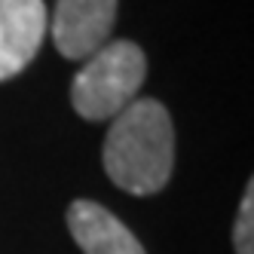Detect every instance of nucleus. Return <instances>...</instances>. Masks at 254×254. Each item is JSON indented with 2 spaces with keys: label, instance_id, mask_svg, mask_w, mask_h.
I'll return each instance as SVG.
<instances>
[{
  "label": "nucleus",
  "instance_id": "f03ea898",
  "mask_svg": "<svg viewBox=\"0 0 254 254\" xmlns=\"http://www.w3.org/2000/svg\"><path fill=\"white\" fill-rule=\"evenodd\" d=\"M147 77L144 49L132 40H107L98 52L86 59L70 83V104L89 120H114L123 107H129Z\"/></svg>",
  "mask_w": 254,
  "mask_h": 254
},
{
  "label": "nucleus",
  "instance_id": "f257e3e1",
  "mask_svg": "<svg viewBox=\"0 0 254 254\" xmlns=\"http://www.w3.org/2000/svg\"><path fill=\"white\" fill-rule=\"evenodd\" d=\"M104 172L132 196H150L169 184L175 169V126L156 98H138L114 117L104 138Z\"/></svg>",
  "mask_w": 254,
  "mask_h": 254
},
{
  "label": "nucleus",
  "instance_id": "20e7f679",
  "mask_svg": "<svg viewBox=\"0 0 254 254\" xmlns=\"http://www.w3.org/2000/svg\"><path fill=\"white\" fill-rule=\"evenodd\" d=\"M46 37L43 0H0V83L22 74Z\"/></svg>",
  "mask_w": 254,
  "mask_h": 254
},
{
  "label": "nucleus",
  "instance_id": "39448f33",
  "mask_svg": "<svg viewBox=\"0 0 254 254\" xmlns=\"http://www.w3.org/2000/svg\"><path fill=\"white\" fill-rule=\"evenodd\" d=\"M67 230L83 254H147L135 233L92 199H77L67 205Z\"/></svg>",
  "mask_w": 254,
  "mask_h": 254
},
{
  "label": "nucleus",
  "instance_id": "423d86ee",
  "mask_svg": "<svg viewBox=\"0 0 254 254\" xmlns=\"http://www.w3.org/2000/svg\"><path fill=\"white\" fill-rule=\"evenodd\" d=\"M233 245L236 254H254V187H245V196L239 202V214H236L233 227Z\"/></svg>",
  "mask_w": 254,
  "mask_h": 254
},
{
  "label": "nucleus",
  "instance_id": "7ed1b4c3",
  "mask_svg": "<svg viewBox=\"0 0 254 254\" xmlns=\"http://www.w3.org/2000/svg\"><path fill=\"white\" fill-rule=\"evenodd\" d=\"M117 0H56L52 9V43L70 62H83L98 52L114 31Z\"/></svg>",
  "mask_w": 254,
  "mask_h": 254
}]
</instances>
